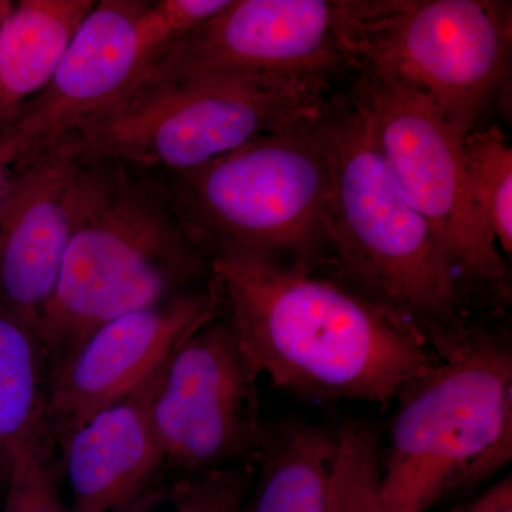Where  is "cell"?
<instances>
[{"label": "cell", "mask_w": 512, "mask_h": 512, "mask_svg": "<svg viewBox=\"0 0 512 512\" xmlns=\"http://www.w3.org/2000/svg\"><path fill=\"white\" fill-rule=\"evenodd\" d=\"M346 45L353 69L369 67L412 84L466 138L507 79L511 3L350 0Z\"/></svg>", "instance_id": "ba28073f"}, {"label": "cell", "mask_w": 512, "mask_h": 512, "mask_svg": "<svg viewBox=\"0 0 512 512\" xmlns=\"http://www.w3.org/2000/svg\"><path fill=\"white\" fill-rule=\"evenodd\" d=\"M93 0H22L0 22V134L42 92Z\"/></svg>", "instance_id": "9a60e30c"}, {"label": "cell", "mask_w": 512, "mask_h": 512, "mask_svg": "<svg viewBox=\"0 0 512 512\" xmlns=\"http://www.w3.org/2000/svg\"><path fill=\"white\" fill-rule=\"evenodd\" d=\"M161 373L60 444L72 512H147L170 497L171 491L160 487L167 464L150 420Z\"/></svg>", "instance_id": "5bb4252c"}, {"label": "cell", "mask_w": 512, "mask_h": 512, "mask_svg": "<svg viewBox=\"0 0 512 512\" xmlns=\"http://www.w3.org/2000/svg\"><path fill=\"white\" fill-rule=\"evenodd\" d=\"M211 271L242 352L281 389L387 404L437 359L406 320L313 269L235 254Z\"/></svg>", "instance_id": "6da1fadb"}, {"label": "cell", "mask_w": 512, "mask_h": 512, "mask_svg": "<svg viewBox=\"0 0 512 512\" xmlns=\"http://www.w3.org/2000/svg\"><path fill=\"white\" fill-rule=\"evenodd\" d=\"M90 160L73 137L16 168L0 188V303L37 336L59 281Z\"/></svg>", "instance_id": "4fadbf2b"}, {"label": "cell", "mask_w": 512, "mask_h": 512, "mask_svg": "<svg viewBox=\"0 0 512 512\" xmlns=\"http://www.w3.org/2000/svg\"><path fill=\"white\" fill-rule=\"evenodd\" d=\"M229 0H158L148 2L146 33L153 60L210 22ZM151 60V62H153Z\"/></svg>", "instance_id": "7402d4cb"}, {"label": "cell", "mask_w": 512, "mask_h": 512, "mask_svg": "<svg viewBox=\"0 0 512 512\" xmlns=\"http://www.w3.org/2000/svg\"><path fill=\"white\" fill-rule=\"evenodd\" d=\"M56 439L49 434L13 464L5 512H72L60 494Z\"/></svg>", "instance_id": "ffe728a7"}, {"label": "cell", "mask_w": 512, "mask_h": 512, "mask_svg": "<svg viewBox=\"0 0 512 512\" xmlns=\"http://www.w3.org/2000/svg\"><path fill=\"white\" fill-rule=\"evenodd\" d=\"M336 434L305 423L266 433L249 512H330Z\"/></svg>", "instance_id": "e0dca14e"}, {"label": "cell", "mask_w": 512, "mask_h": 512, "mask_svg": "<svg viewBox=\"0 0 512 512\" xmlns=\"http://www.w3.org/2000/svg\"><path fill=\"white\" fill-rule=\"evenodd\" d=\"M468 188L501 254L512 252V148L498 126L464 138Z\"/></svg>", "instance_id": "ac0fdd59"}, {"label": "cell", "mask_w": 512, "mask_h": 512, "mask_svg": "<svg viewBox=\"0 0 512 512\" xmlns=\"http://www.w3.org/2000/svg\"><path fill=\"white\" fill-rule=\"evenodd\" d=\"M433 365L400 387L380 498L390 512H426L493 476L512 456V350L480 326L434 348Z\"/></svg>", "instance_id": "277c9868"}, {"label": "cell", "mask_w": 512, "mask_h": 512, "mask_svg": "<svg viewBox=\"0 0 512 512\" xmlns=\"http://www.w3.org/2000/svg\"><path fill=\"white\" fill-rule=\"evenodd\" d=\"M329 77L225 74L136 86L79 133L90 156L154 174L194 170L325 110Z\"/></svg>", "instance_id": "8992f818"}, {"label": "cell", "mask_w": 512, "mask_h": 512, "mask_svg": "<svg viewBox=\"0 0 512 512\" xmlns=\"http://www.w3.org/2000/svg\"><path fill=\"white\" fill-rule=\"evenodd\" d=\"M163 177L92 157L39 338L50 373L110 320L153 308L201 272Z\"/></svg>", "instance_id": "7a4b0ae2"}, {"label": "cell", "mask_w": 512, "mask_h": 512, "mask_svg": "<svg viewBox=\"0 0 512 512\" xmlns=\"http://www.w3.org/2000/svg\"><path fill=\"white\" fill-rule=\"evenodd\" d=\"M148 2L101 0L83 20L50 82L0 134V173L76 137L141 79L153 60Z\"/></svg>", "instance_id": "8fae6325"}, {"label": "cell", "mask_w": 512, "mask_h": 512, "mask_svg": "<svg viewBox=\"0 0 512 512\" xmlns=\"http://www.w3.org/2000/svg\"><path fill=\"white\" fill-rule=\"evenodd\" d=\"M258 377L227 319L215 318L185 340L150 402L165 464L191 477L258 460L268 433Z\"/></svg>", "instance_id": "9c48e42d"}, {"label": "cell", "mask_w": 512, "mask_h": 512, "mask_svg": "<svg viewBox=\"0 0 512 512\" xmlns=\"http://www.w3.org/2000/svg\"><path fill=\"white\" fill-rule=\"evenodd\" d=\"M450 512H512L511 476L503 478L474 500Z\"/></svg>", "instance_id": "603a6c76"}, {"label": "cell", "mask_w": 512, "mask_h": 512, "mask_svg": "<svg viewBox=\"0 0 512 512\" xmlns=\"http://www.w3.org/2000/svg\"><path fill=\"white\" fill-rule=\"evenodd\" d=\"M380 450L367 427L348 424L336 434L330 512H390L380 498Z\"/></svg>", "instance_id": "d6986e66"}, {"label": "cell", "mask_w": 512, "mask_h": 512, "mask_svg": "<svg viewBox=\"0 0 512 512\" xmlns=\"http://www.w3.org/2000/svg\"><path fill=\"white\" fill-rule=\"evenodd\" d=\"M349 6L350 0H229L210 22L160 53L136 86L225 74L329 77L353 67Z\"/></svg>", "instance_id": "30bf717a"}, {"label": "cell", "mask_w": 512, "mask_h": 512, "mask_svg": "<svg viewBox=\"0 0 512 512\" xmlns=\"http://www.w3.org/2000/svg\"><path fill=\"white\" fill-rule=\"evenodd\" d=\"M3 173H0V188H2L3 183H5V180L2 178Z\"/></svg>", "instance_id": "d4e9b609"}, {"label": "cell", "mask_w": 512, "mask_h": 512, "mask_svg": "<svg viewBox=\"0 0 512 512\" xmlns=\"http://www.w3.org/2000/svg\"><path fill=\"white\" fill-rule=\"evenodd\" d=\"M357 72L350 97L400 190L429 224L471 301L505 308L510 271L474 207L464 138L412 84L369 67Z\"/></svg>", "instance_id": "52a82bcc"}, {"label": "cell", "mask_w": 512, "mask_h": 512, "mask_svg": "<svg viewBox=\"0 0 512 512\" xmlns=\"http://www.w3.org/2000/svg\"><path fill=\"white\" fill-rule=\"evenodd\" d=\"M13 3L10 2H0V22L2 19L8 15L10 9H12Z\"/></svg>", "instance_id": "cb8c5ba5"}, {"label": "cell", "mask_w": 512, "mask_h": 512, "mask_svg": "<svg viewBox=\"0 0 512 512\" xmlns=\"http://www.w3.org/2000/svg\"><path fill=\"white\" fill-rule=\"evenodd\" d=\"M50 366L39 336L0 303V485L13 464L52 433Z\"/></svg>", "instance_id": "2e32d148"}, {"label": "cell", "mask_w": 512, "mask_h": 512, "mask_svg": "<svg viewBox=\"0 0 512 512\" xmlns=\"http://www.w3.org/2000/svg\"><path fill=\"white\" fill-rule=\"evenodd\" d=\"M325 110L194 170L158 174L205 258H288L286 264L309 269L325 259L332 191Z\"/></svg>", "instance_id": "5b68a950"}, {"label": "cell", "mask_w": 512, "mask_h": 512, "mask_svg": "<svg viewBox=\"0 0 512 512\" xmlns=\"http://www.w3.org/2000/svg\"><path fill=\"white\" fill-rule=\"evenodd\" d=\"M248 485L247 464L185 477L171 491L173 512H242Z\"/></svg>", "instance_id": "44dd1931"}, {"label": "cell", "mask_w": 512, "mask_h": 512, "mask_svg": "<svg viewBox=\"0 0 512 512\" xmlns=\"http://www.w3.org/2000/svg\"><path fill=\"white\" fill-rule=\"evenodd\" d=\"M221 309L211 279L205 291L174 296L94 330L50 373L47 417L57 447L96 414L153 382L185 340L218 318Z\"/></svg>", "instance_id": "7c38bea8"}, {"label": "cell", "mask_w": 512, "mask_h": 512, "mask_svg": "<svg viewBox=\"0 0 512 512\" xmlns=\"http://www.w3.org/2000/svg\"><path fill=\"white\" fill-rule=\"evenodd\" d=\"M332 191L326 241L338 281L419 330L431 348L460 335L471 299L433 231L394 180L352 97L325 110Z\"/></svg>", "instance_id": "3957f363"}]
</instances>
